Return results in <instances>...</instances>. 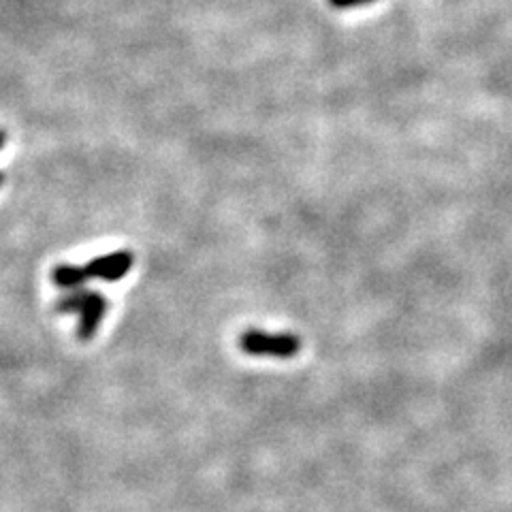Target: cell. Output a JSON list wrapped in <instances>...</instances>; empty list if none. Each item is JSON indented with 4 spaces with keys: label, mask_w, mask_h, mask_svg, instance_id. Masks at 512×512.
<instances>
[{
    "label": "cell",
    "mask_w": 512,
    "mask_h": 512,
    "mask_svg": "<svg viewBox=\"0 0 512 512\" xmlns=\"http://www.w3.org/2000/svg\"><path fill=\"white\" fill-rule=\"evenodd\" d=\"M3 184H5V173L0 171V186H3Z\"/></svg>",
    "instance_id": "cell-8"
},
{
    "label": "cell",
    "mask_w": 512,
    "mask_h": 512,
    "mask_svg": "<svg viewBox=\"0 0 512 512\" xmlns=\"http://www.w3.org/2000/svg\"><path fill=\"white\" fill-rule=\"evenodd\" d=\"M329 3H331L335 9H350V7H359V5L372 3V0H329Z\"/></svg>",
    "instance_id": "cell-6"
},
{
    "label": "cell",
    "mask_w": 512,
    "mask_h": 512,
    "mask_svg": "<svg viewBox=\"0 0 512 512\" xmlns=\"http://www.w3.org/2000/svg\"><path fill=\"white\" fill-rule=\"evenodd\" d=\"M88 280L90 278L86 274V267H79V265H58L52 271V282L58 288H62L64 293L75 291V288H84Z\"/></svg>",
    "instance_id": "cell-4"
},
{
    "label": "cell",
    "mask_w": 512,
    "mask_h": 512,
    "mask_svg": "<svg viewBox=\"0 0 512 512\" xmlns=\"http://www.w3.org/2000/svg\"><path fill=\"white\" fill-rule=\"evenodd\" d=\"M133 254L128 250H118V252H109L101 254L92 259L86 267V274L90 280H103V282H118L122 280L128 271L133 269Z\"/></svg>",
    "instance_id": "cell-2"
},
{
    "label": "cell",
    "mask_w": 512,
    "mask_h": 512,
    "mask_svg": "<svg viewBox=\"0 0 512 512\" xmlns=\"http://www.w3.org/2000/svg\"><path fill=\"white\" fill-rule=\"evenodd\" d=\"M105 312H107V299L101 293L88 291L82 308H79V329H77L79 340L88 342L94 338V333L99 331Z\"/></svg>",
    "instance_id": "cell-3"
},
{
    "label": "cell",
    "mask_w": 512,
    "mask_h": 512,
    "mask_svg": "<svg viewBox=\"0 0 512 512\" xmlns=\"http://www.w3.org/2000/svg\"><path fill=\"white\" fill-rule=\"evenodd\" d=\"M86 293H88V288H75V291H67L54 303V310L58 314H79V308H82Z\"/></svg>",
    "instance_id": "cell-5"
},
{
    "label": "cell",
    "mask_w": 512,
    "mask_h": 512,
    "mask_svg": "<svg viewBox=\"0 0 512 512\" xmlns=\"http://www.w3.org/2000/svg\"><path fill=\"white\" fill-rule=\"evenodd\" d=\"M7 146V131H3V128H0V150H3Z\"/></svg>",
    "instance_id": "cell-7"
},
{
    "label": "cell",
    "mask_w": 512,
    "mask_h": 512,
    "mask_svg": "<svg viewBox=\"0 0 512 512\" xmlns=\"http://www.w3.org/2000/svg\"><path fill=\"white\" fill-rule=\"evenodd\" d=\"M239 348L250 357L291 359L299 355L301 340L293 333H267L259 329H250L239 338Z\"/></svg>",
    "instance_id": "cell-1"
}]
</instances>
